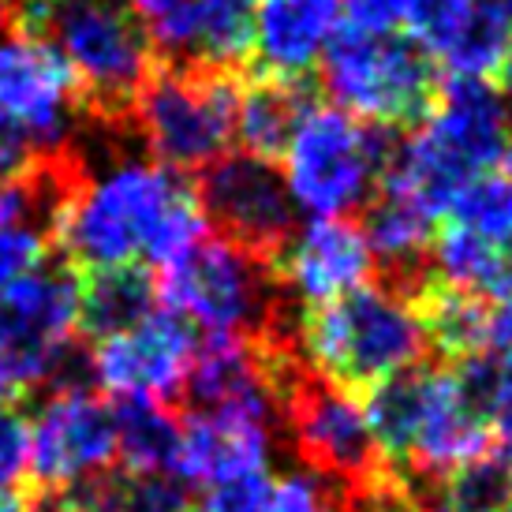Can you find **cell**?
I'll return each mask as SVG.
<instances>
[{
    "mask_svg": "<svg viewBox=\"0 0 512 512\" xmlns=\"http://www.w3.org/2000/svg\"><path fill=\"white\" fill-rule=\"evenodd\" d=\"M206 236L210 225L195 187L146 157H113L94 172H83L72 157L49 214V240L72 270L131 266L139 258L161 270Z\"/></svg>",
    "mask_w": 512,
    "mask_h": 512,
    "instance_id": "cell-1",
    "label": "cell"
},
{
    "mask_svg": "<svg viewBox=\"0 0 512 512\" xmlns=\"http://www.w3.org/2000/svg\"><path fill=\"white\" fill-rule=\"evenodd\" d=\"M512 143V109L501 90L486 79H460L438 86V98L382 172V191L415 202L423 214L438 217L471 176L490 172Z\"/></svg>",
    "mask_w": 512,
    "mask_h": 512,
    "instance_id": "cell-2",
    "label": "cell"
},
{
    "mask_svg": "<svg viewBox=\"0 0 512 512\" xmlns=\"http://www.w3.org/2000/svg\"><path fill=\"white\" fill-rule=\"evenodd\" d=\"M288 341L299 363H307L322 382L359 397L382 378L419 367L430 348L412 292L397 285H363L311 307Z\"/></svg>",
    "mask_w": 512,
    "mask_h": 512,
    "instance_id": "cell-3",
    "label": "cell"
},
{
    "mask_svg": "<svg viewBox=\"0 0 512 512\" xmlns=\"http://www.w3.org/2000/svg\"><path fill=\"white\" fill-rule=\"evenodd\" d=\"M4 30L53 45L72 68L86 113L101 120H124L157 64L128 0H23Z\"/></svg>",
    "mask_w": 512,
    "mask_h": 512,
    "instance_id": "cell-4",
    "label": "cell"
},
{
    "mask_svg": "<svg viewBox=\"0 0 512 512\" xmlns=\"http://www.w3.org/2000/svg\"><path fill=\"white\" fill-rule=\"evenodd\" d=\"M389 128H374L341 105L311 101L285 146V184L296 210L311 217H348L367 206L393 157Z\"/></svg>",
    "mask_w": 512,
    "mask_h": 512,
    "instance_id": "cell-5",
    "label": "cell"
},
{
    "mask_svg": "<svg viewBox=\"0 0 512 512\" xmlns=\"http://www.w3.org/2000/svg\"><path fill=\"white\" fill-rule=\"evenodd\" d=\"M157 296L165 311L206 337L285 333L277 322V277L270 262L221 236H206L187 255L161 266Z\"/></svg>",
    "mask_w": 512,
    "mask_h": 512,
    "instance_id": "cell-6",
    "label": "cell"
},
{
    "mask_svg": "<svg viewBox=\"0 0 512 512\" xmlns=\"http://www.w3.org/2000/svg\"><path fill=\"white\" fill-rule=\"evenodd\" d=\"M240 75L199 64H154L131 101V124L154 161L169 169H206L236 139Z\"/></svg>",
    "mask_w": 512,
    "mask_h": 512,
    "instance_id": "cell-7",
    "label": "cell"
},
{
    "mask_svg": "<svg viewBox=\"0 0 512 512\" xmlns=\"http://www.w3.org/2000/svg\"><path fill=\"white\" fill-rule=\"evenodd\" d=\"M318 64L333 101L374 128H415L438 98L434 60L400 34L341 27Z\"/></svg>",
    "mask_w": 512,
    "mask_h": 512,
    "instance_id": "cell-8",
    "label": "cell"
},
{
    "mask_svg": "<svg viewBox=\"0 0 512 512\" xmlns=\"http://www.w3.org/2000/svg\"><path fill=\"white\" fill-rule=\"evenodd\" d=\"M79 273L38 266L0 292V370L15 389L75 385Z\"/></svg>",
    "mask_w": 512,
    "mask_h": 512,
    "instance_id": "cell-9",
    "label": "cell"
},
{
    "mask_svg": "<svg viewBox=\"0 0 512 512\" xmlns=\"http://www.w3.org/2000/svg\"><path fill=\"white\" fill-rule=\"evenodd\" d=\"M30 427L27 475L45 498L101 483L116 468L113 408L86 385H53Z\"/></svg>",
    "mask_w": 512,
    "mask_h": 512,
    "instance_id": "cell-10",
    "label": "cell"
},
{
    "mask_svg": "<svg viewBox=\"0 0 512 512\" xmlns=\"http://www.w3.org/2000/svg\"><path fill=\"white\" fill-rule=\"evenodd\" d=\"M199 210L217 236L243 247L247 255L273 262L285 240L296 232V202L277 161L247 150H228L199 172L195 187Z\"/></svg>",
    "mask_w": 512,
    "mask_h": 512,
    "instance_id": "cell-11",
    "label": "cell"
},
{
    "mask_svg": "<svg viewBox=\"0 0 512 512\" xmlns=\"http://www.w3.org/2000/svg\"><path fill=\"white\" fill-rule=\"evenodd\" d=\"M0 109L30 139L38 161L72 154L86 116L72 68L53 45L34 34L0 30Z\"/></svg>",
    "mask_w": 512,
    "mask_h": 512,
    "instance_id": "cell-12",
    "label": "cell"
},
{
    "mask_svg": "<svg viewBox=\"0 0 512 512\" xmlns=\"http://www.w3.org/2000/svg\"><path fill=\"white\" fill-rule=\"evenodd\" d=\"M281 408H285L296 453L311 471L329 475L344 486L370 483L385 471L359 393L322 378H307L299 370Z\"/></svg>",
    "mask_w": 512,
    "mask_h": 512,
    "instance_id": "cell-13",
    "label": "cell"
},
{
    "mask_svg": "<svg viewBox=\"0 0 512 512\" xmlns=\"http://www.w3.org/2000/svg\"><path fill=\"white\" fill-rule=\"evenodd\" d=\"M195 356L191 326L176 314H146L139 326L113 333L94 344L90 374L113 397L169 400L184 393L187 370Z\"/></svg>",
    "mask_w": 512,
    "mask_h": 512,
    "instance_id": "cell-14",
    "label": "cell"
},
{
    "mask_svg": "<svg viewBox=\"0 0 512 512\" xmlns=\"http://www.w3.org/2000/svg\"><path fill=\"white\" fill-rule=\"evenodd\" d=\"M277 285L288 288L299 303L322 307L370 281L374 255L363 228L344 217H311L296 228L270 262Z\"/></svg>",
    "mask_w": 512,
    "mask_h": 512,
    "instance_id": "cell-15",
    "label": "cell"
},
{
    "mask_svg": "<svg viewBox=\"0 0 512 512\" xmlns=\"http://www.w3.org/2000/svg\"><path fill=\"white\" fill-rule=\"evenodd\" d=\"M341 19V0H258L251 42L258 75L303 83L337 38Z\"/></svg>",
    "mask_w": 512,
    "mask_h": 512,
    "instance_id": "cell-16",
    "label": "cell"
},
{
    "mask_svg": "<svg viewBox=\"0 0 512 512\" xmlns=\"http://www.w3.org/2000/svg\"><path fill=\"white\" fill-rule=\"evenodd\" d=\"M273 430L277 427L266 423L195 412L187 423H180L172 475H180L187 486H217L240 475H258L270 468Z\"/></svg>",
    "mask_w": 512,
    "mask_h": 512,
    "instance_id": "cell-17",
    "label": "cell"
},
{
    "mask_svg": "<svg viewBox=\"0 0 512 512\" xmlns=\"http://www.w3.org/2000/svg\"><path fill=\"white\" fill-rule=\"evenodd\" d=\"M486 453H490V427L483 415L475 412V404L464 397L453 370H445L438 397L430 404L404 464L423 479H445Z\"/></svg>",
    "mask_w": 512,
    "mask_h": 512,
    "instance_id": "cell-18",
    "label": "cell"
},
{
    "mask_svg": "<svg viewBox=\"0 0 512 512\" xmlns=\"http://www.w3.org/2000/svg\"><path fill=\"white\" fill-rule=\"evenodd\" d=\"M441 374L445 370L412 367L393 374V378H382L378 385L367 389L363 412H367V427L374 434V445L382 453L385 468L408 460L415 434H419L430 404L438 397Z\"/></svg>",
    "mask_w": 512,
    "mask_h": 512,
    "instance_id": "cell-19",
    "label": "cell"
},
{
    "mask_svg": "<svg viewBox=\"0 0 512 512\" xmlns=\"http://www.w3.org/2000/svg\"><path fill=\"white\" fill-rule=\"evenodd\" d=\"M363 236L374 262H382L385 270L397 277V288L415 292L423 285V262L430 255V240H434V217L423 214L415 202L389 195V191H374L367 202V221H363Z\"/></svg>",
    "mask_w": 512,
    "mask_h": 512,
    "instance_id": "cell-20",
    "label": "cell"
},
{
    "mask_svg": "<svg viewBox=\"0 0 512 512\" xmlns=\"http://www.w3.org/2000/svg\"><path fill=\"white\" fill-rule=\"evenodd\" d=\"M154 299L157 281L139 262L86 270V277H79V329L94 341H105L154 314Z\"/></svg>",
    "mask_w": 512,
    "mask_h": 512,
    "instance_id": "cell-21",
    "label": "cell"
},
{
    "mask_svg": "<svg viewBox=\"0 0 512 512\" xmlns=\"http://www.w3.org/2000/svg\"><path fill=\"white\" fill-rule=\"evenodd\" d=\"M311 94L303 83H285L270 75H255L251 83L240 79L236 98V139L247 154L277 161L285 154L288 139L296 131L303 109L311 105Z\"/></svg>",
    "mask_w": 512,
    "mask_h": 512,
    "instance_id": "cell-22",
    "label": "cell"
},
{
    "mask_svg": "<svg viewBox=\"0 0 512 512\" xmlns=\"http://www.w3.org/2000/svg\"><path fill=\"white\" fill-rule=\"evenodd\" d=\"M512 53V23L505 8L490 0H468V8L456 15V23L445 30L427 57L445 64L449 75L460 79H490L505 68Z\"/></svg>",
    "mask_w": 512,
    "mask_h": 512,
    "instance_id": "cell-23",
    "label": "cell"
},
{
    "mask_svg": "<svg viewBox=\"0 0 512 512\" xmlns=\"http://www.w3.org/2000/svg\"><path fill=\"white\" fill-rule=\"evenodd\" d=\"M427 341L438 348L445 359H471L483 356L486 348V318H490V303L483 296H471L460 288H445L438 281H423L412 292Z\"/></svg>",
    "mask_w": 512,
    "mask_h": 512,
    "instance_id": "cell-24",
    "label": "cell"
},
{
    "mask_svg": "<svg viewBox=\"0 0 512 512\" xmlns=\"http://www.w3.org/2000/svg\"><path fill=\"white\" fill-rule=\"evenodd\" d=\"M430 266L434 281L445 288H460L471 296L501 299L509 296V251L471 236L464 228L445 225L430 240Z\"/></svg>",
    "mask_w": 512,
    "mask_h": 512,
    "instance_id": "cell-25",
    "label": "cell"
},
{
    "mask_svg": "<svg viewBox=\"0 0 512 512\" xmlns=\"http://www.w3.org/2000/svg\"><path fill=\"white\" fill-rule=\"evenodd\" d=\"M116 427V460L128 471H172L180 423L165 412L161 400L124 397L113 408Z\"/></svg>",
    "mask_w": 512,
    "mask_h": 512,
    "instance_id": "cell-26",
    "label": "cell"
},
{
    "mask_svg": "<svg viewBox=\"0 0 512 512\" xmlns=\"http://www.w3.org/2000/svg\"><path fill=\"white\" fill-rule=\"evenodd\" d=\"M449 225L464 228L501 251L512 247V172L494 169L471 176L449 202Z\"/></svg>",
    "mask_w": 512,
    "mask_h": 512,
    "instance_id": "cell-27",
    "label": "cell"
},
{
    "mask_svg": "<svg viewBox=\"0 0 512 512\" xmlns=\"http://www.w3.org/2000/svg\"><path fill=\"white\" fill-rule=\"evenodd\" d=\"M255 4L258 0H202L199 57H195L199 68L240 75L255 42Z\"/></svg>",
    "mask_w": 512,
    "mask_h": 512,
    "instance_id": "cell-28",
    "label": "cell"
},
{
    "mask_svg": "<svg viewBox=\"0 0 512 512\" xmlns=\"http://www.w3.org/2000/svg\"><path fill=\"white\" fill-rule=\"evenodd\" d=\"M157 64H195L202 0H128Z\"/></svg>",
    "mask_w": 512,
    "mask_h": 512,
    "instance_id": "cell-29",
    "label": "cell"
},
{
    "mask_svg": "<svg viewBox=\"0 0 512 512\" xmlns=\"http://www.w3.org/2000/svg\"><path fill=\"white\" fill-rule=\"evenodd\" d=\"M464 397L486 419L490 434H498L505 456L512 460V363L494 356H471L453 367Z\"/></svg>",
    "mask_w": 512,
    "mask_h": 512,
    "instance_id": "cell-30",
    "label": "cell"
},
{
    "mask_svg": "<svg viewBox=\"0 0 512 512\" xmlns=\"http://www.w3.org/2000/svg\"><path fill=\"white\" fill-rule=\"evenodd\" d=\"M441 501L453 512H505L512 509V460L486 453L441 483Z\"/></svg>",
    "mask_w": 512,
    "mask_h": 512,
    "instance_id": "cell-31",
    "label": "cell"
},
{
    "mask_svg": "<svg viewBox=\"0 0 512 512\" xmlns=\"http://www.w3.org/2000/svg\"><path fill=\"white\" fill-rule=\"evenodd\" d=\"M105 494L124 512H195L191 486L172 471H128L105 475Z\"/></svg>",
    "mask_w": 512,
    "mask_h": 512,
    "instance_id": "cell-32",
    "label": "cell"
},
{
    "mask_svg": "<svg viewBox=\"0 0 512 512\" xmlns=\"http://www.w3.org/2000/svg\"><path fill=\"white\" fill-rule=\"evenodd\" d=\"M270 512H348V486L311 468L285 471L270 490Z\"/></svg>",
    "mask_w": 512,
    "mask_h": 512,
    "instance_id": "cell-33",
    "label": "cell"
},
{
    "mask_svg": "<svg viewBox=\"0 0 512 512\" xmlns=\"http://www.w3.org/2000/svg\"><path fill=\"white\" fill-rule=\"evenodd\" d=\"M49 232L38 221H0V292L45 266Z\"/></svg>",
    "mask_w": 512,
    "mask_h": 512,
    "instance_id": "cell-34",
    "label": "cell"
},
{
    "mask_svg": "<svg viewBox=\"0 0 512 512\" xmlns=\"http://www.w3.org/2000/svg\"><path fill=\"white\" fill-rule=\"evenodd\" d=\"M270 475H240L228 483L206 486V498L195 512H270Z\"/></svg>",
    "mask_w": 512,
    "mask_h": 512,
    "instance_id": "cell-35",
    "label": "cell"
},
{
    "mask_svg": "<svg viewBox=\"0 0 512 512\" xmlns=\"http://www.w3.org/2000/svg\"><path fill=\"white\" fill-rule=\"evenodd\" d=\"M30 456V427L27 419L12 408L0 412V494H12L19 479L27 475Z\"/></svg>",
    "mask_w": 512,
    "mask_h": 512,
    "instance_id": "cell-36",
    "label": "cell"
},
{
    "mask_svg": "<svg viewBox=\"0 0 512 512\" xmlns=\"http://www.w3.org/2000/svg\"><path fill=\"white\" fill-rule=\"evenodd\" d=\"M348 27L363 34H397L408 23L412 0H341Z\"/></svg>",
    "mask_w": 512,
    "mask_h": 512,
    "instance_id": "cell-37",
    "label": "cell"
},
{
    "mask_svg": "<svg viewBox=\"0 0 512 512\" xmlns=\"http://www.w3.org/2000/svg\"><path fill=\"white\" fill-rule=\"evenodd\" d=\"M38 165V154L30 139L23 135V128L15 124L12 116L0 109V180H15V176H27Z\"/></svg>",
    "mask_w": 512,
    "mask_h": 512,
    "instance_id": "cell-38",
    "label": "cell"
},
{
    "mask_svg": "<svg viewBox=\"0 0 512 512\" xmlns=\"http://www.w3.org/2000/svg\"><path fill=\"white\" fill-rule=\"evenodd\" d=\"M483 356L509 359V363H512V296H501L498 303H490Z\"/></svg>",
    "mask_w": 512,
    "mask_h": 512,
    "instance_id": "cell-39",
    "label": "cell"
},
{
    "mask_svg": "<svg viewBox=\"0 0 512 512\" xmlns=\"http://www.w3.org/2000/svg\"><path fill=\"white\" fill-rule=\"evenodd\" d=\"M53 501L60 505V512H124L109 501V494H105V479H101V483H90V486H79V490H72V494H60V498H53Z\"/></svg>",
    "mask_w": 512,
    "mask_h": 512,
    "instance_id": "cell-40",
    "label": "cell"
},
{
    "mask_svg": "<svg viewBox=\"0 0 512 512\" xmlns=\"http://www.w3.org/2000/svg\"><path fill=\"white\" fill-rule=\"evenodd\" d=\"M15 397H19V389H15V385L8 382V374L0 370V412H4V408H8V404H12Z\"/></svg>",
    "mask_w": 512,
    "mask_h": 512,
    "instance_id": "cell-41",
    "label": "cell"
},
{
    "mask_svg": "<svg viewBox=\"0 0 512 512\" xmlns=\"http://www.w3.org/2000/svg\"><path fill=\"white\" fill-rule=\"evenodd\" d=\"M0 512H27L23 498H15V494H0Z\"/></svg>",
    "mask_w": 512,
    "mask_h": 512,
    "instance_id": "cell-42",
    "label": "cell"
},
{
    "mask_svg": "<svg viewBox=\"0 0 512 512\" xmlns=\"http://www.w3.org/2000/svg\"><path fill=\"white\" fill-rule=\"evenodd\" d=\"M501 75H505V83H509V90H512V53H509V60H505V68H501Z\"/></svg>",
    "mask_w": 512,
    "mask_h": 512,
    "instance_id": "cell-43",
    "label": "cell"
},
{
    "mask_svg": "<svg viewBox=\"0 0 512 512\" xmlns=\"http://www.w3.org/2000/svg\"><path fill=\"white\" fill-rule=\"evenodd\" d=\"M509 296H512V251H509Z\"/></svg>",
    "mask_w": 512,
    "mask_h": 512,
    "instance_id": "cell-44",
    "label": "cell"
},
{
    "mask_svg": "<svg viewBox=\"0 0 512 512\" xmlns=\"http://www.w3.org/2000/svg\"><path fill=\"white\" fill-rule=\"evenodd\" d=\"M505 15H509V23H512V0H509V4H505Z\"/></svg>",
    "mask_w": 512,
    "mask_h": 512,
    "instance_id": "cell-45",
    "label": "cell"
},
{
    "mask_svg": "<svg viewBox=\"0 0 512 512\" xmlns=\"http://www.w3.org/2000/svg\"><path fill=\"white\" fill-rule=\"evenodd\" d=\"M505 512H512V509H505Z\"/></svg>",
    "mask_w": 512,
    "mask_h": 512,
    "instance_id": "cell-46",
    "label": "cell"
}]
</instances>
